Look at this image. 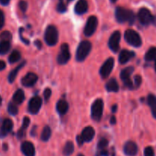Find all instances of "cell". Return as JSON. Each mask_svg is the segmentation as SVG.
Segmentation results:
<instances>
[{
    "label": "cell",
    "mask_w": 156,
    "mask_h": 156,
    "mask_svg": "<svg viewBox=\"0 0 156 156\" xmlns=\"http://www.w3.org/2000/svg\"><path fill=\"white\" fill-rule=\"evenodd\" d=\"M116 18L120 23L129 22L132 24L135 21V15L132 11L122 7H117L115 12Z\"/></svg>",
    "instance_id": "6da1fadb"
},
{
    "label": "cell",
    "mask_w": 156,
    "mask_h": 156,
    "mask_svg": "<svg viewBox=\"0 0 156 156\" xmlns=\"http://www.w3.org/2000/svg\"><path fill=\"white\" fill-rule=\"evenodd\" d=\"M91 50V44L88 41H84L80 43L76 50V58L79 62L84 61Z\"/></svg>",
    "instance_id": "7a4b0ae2"
},
{
    "label": "cell",
    "mask_w": 156,
    "mask_h": 156,
    "mask_svg": "<svg viewBox=\"0 0 156 156\" xmlns=\"http://www.w3.org/2000/svg\"><path fill=\"white\" fill-rule=\"evenodd\" d=\"M124 38L126 42L134 47H140L142 45V39L140 35L136 30L128 29L125 31Z\"/></svg>",
    "instance_id": "3957f363"
},
{
    "label": "cell",
    "mask_w": 156,
    "mask_h": 156,
    "mask_svg": "<svg viewBox=\"0 0 156 156\" xmlns=\"http://www.w3.org/2000/svg\"><path fill=\"white\" fill-rule=\"evenodd\" d=\"M44 39L47 45L49 46H54L57 44L58 31L55 26L50 25L47 27L44 34Z\"/></svg>",
    "instance_id": "277c9868"
},
{
    "label": "cell",
    "mask_w": 156,
    "mask_h": 156,
    "mask_svg": "<svg viewBox=\"0 0 156 156\" xmlns=\"http://www.w3.org/2000/svg\"><path fill=\"white\" fill-rule=\"evenodd\" d=\"M104 102L101 99L94 101L91 106V117L95 121H99L103 114Z\"/></svg>",
    "instance_id": "5b68a950"
},
{
    "label": "cell",
    "mask_w": 156,
    "mask_h": 156,
    "mask_svg": "<svg viewBox=\"0 0 156 156\" xmlns=\"http://www.w3.org/2000/svg\"><path fill=\"white\" fill-rule=\"evenodd\" d=\"M138 18L140 23L143 25H149L155 21V17L152 16L150 11L146 8H142L138 12Z\"/></svg>",
    "instance_id": "8992f818"
},
{
    "label": "cell",
    "mask_w": 156,
    "mask_h": 156,
    "mask_svg": "<svg viewBox=\"0 0 156 156\" xmlns=\"http://www.w3.org/2000/svg\"><path fill=\"white\" fill-rule=\"evenodd\" d=\"M134 68L132 66H129L127 68L124 69L120 73V79L124 83L125 86L127 87L129 89H133L134 88V83L131 81L130 76L132 73H133Z\"/></svg>",
    "instance_id": "52a82bcc"
},
{
    "label": "cell",
    "mask_w": 156,
    "mask_h": 156,
    "mask_svg": "<svg viewBox=\"0 0 156 156\" xmlns=\"http://www.w3.org/2000/svg\"><path fill=\"white\" fill-rule=\"evenodd\" d=\"M98 27V18L95 16H90L85 24L84 34L85 36L91 37L95 32Z\"/></svg>",
    "instance_id": "ba28073f"
},
{
    "label": "cell",
    "mask_w": 156,
    "mask_h": 156,
    "mask_svg": "<svg viewBox=\"0 0 156 156\" xmlns=\"http://www.w3.org/2000/svg\"><path fill=\"white\" fill-rule=\"evenodd\" d=\"M114 66V60L113 58H109L107 59L100 69V74L102 79H107L111 75Z\"/></svg>",
    "instance_id": "9c48e42d"
},
{
    "label": "cell",
    "mask_w": 156,
    "mask_h": 156,
    "mask_svg": "<svg viewBox=\"0 0 156 156\" xmlns=\"http://www.w3.org/2000/svg\"><path fill=\"white\" fill-rule=\"evenodd\" d=\"M70 59V52L69 49L68 44H63L61 46V50L59 54L58 55L57 62L59 64L64 65L67 63Z\"/></svg>",
    "instance_id": "30bf717a"
},
{
    "label": "cell",
    "mask_w": 156,
    "mask_h": 156,
    "mask_svg": "<svg viewBox=\"0 0 156 156\" xmlns=\"http://www.w3.org/2000/svg\"><path fill=\"white\" fill-rule=\"evenodd\" d=\"M120 37H121V34L118 30L114 32L110 37L109 41H108V46L113 52H117L119 50Z\"/></svg>",
    "instance_id": "8fae6325"
},
{
    "label": "cell",
    "mask_w": 156,
    "mask_h": 156,
    "mask_svg": "<svg viewBox=\"0 0 156 156\" xmlns=\"http://www.w3.org/2000/svg\"><path fill=\"white\" fill-rule=\"evenodd\" d=\"M41 105H42V99L41 98L38 96L32 98L28 104L29 112L32 114H37L38 111L41 109Z\"/></svg>",
    "instance_id": "7c38bea8"
},
{
    "label": "cell",
    "mask_w": 156,
    "mask_h": 156,
    "mask_svg": "<svg viewBox=\"0 0 156 156\" xmlns=\"http://www.w3.org/2000/svg\"><path fill=\"white\" fill-rule=\"evenodd\" d=\"M37 76L33 73H29L21 79V84L25 87H31L37 81Z\"/></svg>",
    "instance_id": "4fadbf2b"
},
{
    "label": "cell",
    "mask_w": 156,
    "mask_h": 156,
    "mask_svg": "<svg viewBox=\"0 0 156 156\" xmlns=\"http://www.w3.org/2000/svg\"><path fill=\"white\" fill-rule=\"evenodd\" d=\"M123 151L127 156H135L138 152V147L134 142L129 141L125 144Z\"/></svg>",
    "instance_id": "5bb4252c"
},
{
    "label": "cell",
    "mask_w": 156,
    "mask_h": 156,
    "mask_svg": "<svg viewBox=\"0 0 156 156\" xmlns=\"http://www.w3.org/2000/svg\"><path fill=\"white\" fill-rule=\"evenodd\" d=\"M21 152L25 156H35V149L30 142H24L21 144Z\"/></svg>",
    "instance_id": "9a60e30c"
},
{
    "label": "cell",
    "mask_w": 156,
    "mask_h": 156,
    "mask_svg": "<svg viewBox=\"0 0 156 156\" xmlns=\"http://www.w3.org/2000/svg\"><path fill=\"white\" fill-rule=\"evenodd\" d=\"M13 128V123L10 119H5L3 121L0 128V137H4L10 132Z\"/></svg>",
    "instance_id": "2e32d148"
},
{
    "label": "cell",
    "mask_w": 156,
    "mask_h": 156,
    "mask_svg": "<svg viewBox=\"0 0 156 156\" xmlns=\"http://www.w3.org/2000/svg\"><path fill=\"white\" fill-rule=\"evenodd\" d=\"M135 56V53L127 50H123L119 55V62L121 64H125L129 62L133 57Z\"/></svg>",
    "instance_id": "e0dca14e"
},
{
    "label": "cell",
    "mask_w": 156,
    "mask_h": 156,
    "mask_svg": "<svg viewBox=\"0 0 156 156\" xmlns=\"http://www.w3.org/2000/svg\"><path fill=\"white\" fill-rule=\"evenodd\" d=\"M94 134H95V132H94V129H93V127L91 126H87L85 129L82 130V138L83 139L84 142H91V140H93L94 136Z\"/></svg>",
    "instance_id": "ac0fdd59"
},
{
    "label": "cell",
    "mask_w": 156,
    "mask_h": 156,
    "mask_svg": "<svg viewBox=\"0 0 156 156\" xmlns=\"http://www.w3.org/2000/svg\"><path fill=\"white\" fill-rule=\"evenodd\" d=\"M88 2L86 0H79L75 6V12L78 15H82L88 10Z\"/></svg>",
    "instance_id": "d6986e66"
},
{
    "label": "cell",
    "mask_w": 156,
    "mask_h": 156,
    "mask_svg": "<svg viewBox=\"0 0 156 156\" xmlns=\"http://www.w3.org/2000/svg\"><path fill=\"white\" fill-rule=\"evenodd\" d=\"M69 109V105L66 101L60 100L56 104V111L60 115L66 114Z\"/></svg>",
    "instance_id": "ffe728a7"
},
{
    "label": "cell",
    "mask_w": 156,
    "mask_h": 156,
    "mask_svg": "<svg viewBox=\"0 0 156 156\" xmlns=\"http://www.w3.org/2000/svg\"><path fill=\"white\" fill-rule=\"evenodd\" d=\"M106 89L110 92H117L119 91V85L115 79H111L107 82Z\"/></svg>",
    "instance_id": "44dd1931"
},
{
    "label": "cell",
    "mask_w": 156,
    "mask_h": 156,
    "mask_svg": "<svg viewBox=\"0 0 156 156\" xmlns=\"http://www.w3.org/2000/svg\"><path fill=\"white\" fill-rule=\"evenodd\" d=\"M148 105L150 107L152 116L156 118V97L154 94H149L147 98Z\"/></svg>",
    "instance_id": "7402d4cb"
},
{
    "label": "cell",
    "mask_w": 156,
    "mask_h": 156,
    "mask_svg": "<svg viewBox=\"0 0 156 156\" xmlns=\"http://www.w3.org/2000/svg\"><path fill=\"white\" fill-rule=\"evenodd\" d=\"M24 100V93L21 89H18L15 91L13 95V101L16 105H21Z\"/></svg>",
    "instance_id": "603a6c76"
},
{
    "label": "cell",
    "mask_w": 156,
    "mask_h": 156,
    "mask_svg": "<svg viewBox=\"0 0 156 156\" xmlns=\"http://www.w3.org/2000/svg\"><path fill=\"white\" fill-rule=\"evenodd\" d=\"M24 64H25V62H23L22 63L20 64L18 66H17L16 68L15 69H13L12 72H11L10 73H9V77H8V79H9V82H10V83H12V82H13L15 80L17 75H18V71H19V70L21 69L22 68L23 66H24Z\"/></svg>",
    "instance_id": "cb8c5ba5"
},
{
    "label": "cell",
    "mask_w": 156,
    "mask_h": 156,
    "mask_svg": "<svg viewBox=\"0 0 156 156\" xmlns=\"http://www.w3.org/2000/svg\"><path fill=\"white\" fill-rule=\"evenodd\" d=\"M74 152V144L73 142H67L63 149V155L65 156H69Z\"/></svg>",
    "instance_id": "d4e9b609"
},
{
    "label": "cell",
    "mask_w": 156,
    "mask_h": 156,
    "mask_svg": "<svg viewBox=\"0 0 156 156\" xmlns=\"http://www.w3.org/2000/svg\"><path fill=\"white\" fill-rule=\"evenodd\" d=\"M145 59L147 61L156 60V47H151L146 53Z\"/></svg>",
    "instance_id": "484cf974"
},
{
    "label": "cell",
    "mask_w": 156,
    "mask_h": 156,
    "mask_svg": "<svg viewBox=\"0 0 156 156\" xmlns=\"http://www.w3.org/2000/svg\"><path fill=\"white\" fill-rule=\"evenodd\" d=\"M50 136H51V129L48 126H46L43 129L42 133H41V140L44 142H47L48 141Z\"/></svg>",
    "instance_id": "4316f807"
},
{
    "label": "cell",
    "mask_w": 156,
    "mask_h": 156,
    "mask_svg": "<svg viewBox=\"0 0 156 156\" xmlns=\"http://www.w3.org/2000/svg\"><path fill=\"white\" fill-rule=\"evenodd\" d=\"M11 44L9 41H1L0 42V55H4L10 50Z\"/></svg>",
    "instance_id": "83f0119b"
},
{
    "label": "cell",
    "mask_w": 156,
    "mask_h": 156,
    "mask_svg": "<svg viewBox=\"0 0 156 156\" xmlns=\"http://www.w3.org/2000/svg\"><path fill=\"white\" fill-rule=\"evenodd\" d=\"M21 59V53L18 50H14L12 53L10 54L9 57V61L10 63H15V62H18L19 59Z\"/></svg>",
    "instance_id": "f1b7e54d"
},
{
    "label": "cell",
    "mask_w": 156,
    "mask_h": 156,
    "mask_svg": "<svg viewBox=\"0 0 156 156\" xmlns=\"http://www.w3.org/2000/svg\"><path fill=\"white\" fill-rule=\"evenodd\" d=\"M8 111L12 116H15L18 113V107L14 103H10L8 106Z\"/></svg>",
    "instance_id": "f546056e"
},
{
    "label": "cell",
    "mask_w": 156,
    "mask_h": 156,
    "mask_svg": "<svg viewBox=\"0 0 156 156\" xmlns=\"http://www.w3.org/2000/svg\"><path fill=\"white\" fill-rule=\"evenodd\" d=\"M0 39L2 41H9L12 39V34L9 31H4L0 34Z\"/></svg>",
    "instance_id": "4dcf8cb0"
},
{
    "label": "cell",
    "mask_w": 156,
    "mask_h": 156,
    "mask_svg": "<svg viewBox=\"0 0 156 156\" xmlns=\"http://www.w3.org/2000/svg\"><path fill=\"white\" fill-rule=\"evenodd\" d=\"M57 11L61 13H63L66 11V5L64 3L63 0H59V3L57 5Z\"/></svg>",
    "instance_id": "1f68e13d"
},
{
    "label": "cell",
    "mask_w": 156,
    "mask_h": 156,
    "mask_svg": "<svg viewBox=\"0 0 156 156\" xmlns=\"http://www.w3.org/2000/svg\"><path fill=\"white\" fill-rule=\"evenodd\" d=\"M108 144V142L106 139H101V140L99 141L98 144V149H100V150H103V149H105V148L107 147Z\"/></svg>",
    "instance_id": "d6a6232c"
},
{
    "label": "cell",
    "mask_w": 156,
    "mask_h": 156,
    "mask_svg": "<svg viewBox=\"0 0 156 156\" xmlns=\"http://www.w3.org/2000/svg\"><path fill=\"white\" fill-rule=\"evenodd\" d=\"M144 156H155L154 149L151 146H148L144 150Z\"/></svg>",
    "instance_id": "836d02e7"
},
{
    "label": "cell",
    "mask_w": 156,
    "mask_h": 156,
    "mask_svg": "<svg viewBox=\"0 0 156 156\" xmlns=\"http://www.w3.org/2000/svg\"><path fill=\"white\" fill-rule=\"evenodd\" d=\"M29 124H30V119L28 118L27 117H24L23 119V123H22V126H21V129L22 130L25 131V129L28 127Z\"/></svg>",
    "instance_id": "e575fe53"
},
{
    "label": "cell",
    "mask_w": 156,
    "mask_h": 156,
    "mask_svg": "<svg viewBox=\"0 0 156 156\" xmlns=\"http://www.w3.org/2000/svg\"><path fill=\"white\" fill-rule=\"evenodd\" d=\"M142 83V78L140 76H136L134 77V86L139 88Z\"/></svg>",
    "instance_id": "d590c367"
},
{
    "label": "cell",
    "mask_w": 156,
    "mask_h": 156,
    "mask_svg": "<svg viewBox=\"0 0 156 156\" xmlns=\"http://www.w3.org/2000/svg\"><path fill=\"white\" fill-rule=\"evenodd\" d=\"M44 96L46 101H48L50 96H51V90H50V88H46L45 91H44Z\"/></svg>",
    "instance_id": "8d00e7d4"
},
{
    "label": "cell",
    "mask_w": 156,
    "mask_h": 156,
    "mask_svg": "<svg viewBox=\"0 0 156 156\" xmlns=\"http://www.w3.org/2000/svg\"><path fill=\"white\" fill-rule=\"evenodd\" d=\"M19 8L23 12H24L27 9V3L25 1H21L19 2Z\"/></svg>",
    "instance_id": "74e56055"
},
{
    "label": "cell",
    "mask_w": 156,
    "mask_h": 156,
    "mask_svg": "<svg viewBox=\"0 0 156 156\" xmlns=\"http://www.w3.org/2000/svg\"><path fill=\"white\" fill-rule=\"evenodd\" d=\"M5 24V16L4 13L2 12V11L0 9V30L3 27Z\"/></svg>",
    "instance_id": "f35d334b"
},
{
    "label": "cell",
    "mask_w": 156,
    "mask_h": 156,
    "mask_svg": "<svg viewBox=\"0 0 156 156\" xmlns=\"http://www.w3.org/2000/svg\"><path fill=\"white\" fill-rule=\"evenodd\" d=\"M98 156H109V152H108L107 150L103 149V150H101L100 152H99Z\"/></svg>",
    "instance_id": "ab89813d"
},
{
    "label": "cell",
    "mask_w": 156,
    "mask_h": 156,
    "mask_svg": "<svg viewBox=\"0 0 156 156\" xmlns=\"http://www.w3.org/2000/svg\"><path fill=\"white\" fill-rule=\"evenodd\" d=\"M77 143H78V144H79V146H82V144H83L84 143H85V142H84V140H83V139L82 138V136H77Z\"/></svg>",
    "instance_id": "60d3db41"
},
{
    "label": "cell",
    "mask_w": 156,
    "mask_h": 156,
    "mask_svg": "<svg viewBox=\"0 0 156 156\" xmlns=\"http://www.w3.org/2000/svg\"><path fill=\"white\" fill-rule=\"evenodd\" d=\"M5 66H6L5 62L2 60H0V71L5 69Z\"/></svg>",
    "instance_id": "b9f144b4"
},
{
    "label": "cell",
    "mask_w": 156,
    "mask_h": 156,
    "mask_svg": "<svg viewBox=\"0 0 156 156\" xmlns=\"http://www.w3.org/2000/svg\"><path fill=\"white\" fill-rule=\"evenodd\" d=\"M35 45L37 47L38 49H41V47H42V43H41V41H38V40H37V41H35Z\"/></svg>",
    "instance_id": "7bdbcfd3"
},
{
    "label": "cell",
    "mask_w": 156,
    "mask_h": 156,
    "mask_svg": "<svg viewBox=\"0 0 156 156\" xmlns=\"http://www.w3.org/2000/svg\"><path fill=\"white\" fill-rule=\"evenodd\" d=\"M10 0H0V3H1L2 5H7L9 3Z\"/></svg>",
    "instance_id": "ee69618b"
},
{
    "label": "cell",
    "mask_w": 156,
    "mask_h": 156,
    "mask_svg": "<svg viewBox=\"0 0 156 156\" xmlns=\"http://www.w3.org/2000/svg\"><path fill=\"white\" fill-rule=\"evenodd\" d=\"M111 124H115L116 123V117L114 116H112L111 118Z\"/></svg>",
    "instance_id": "f6af8a7d"
},
{
    "label": "cell",
    "mask_w": 156,
    "mask_h": 156,
    "mask_svg": "<svg viewBox=\"0 0 156 156\" xmlns=\"http://www.w3.org/2000/svg\"><path fill=\"white\" fill-rule=\"evenodd\" d=\"M117 106L116 105H114V106L112 107V112L115 113L116 111H117Z\"/></svg>",
    "instance_id": "bcb514c9"
},
{
    "label": "cell",
    "mask_w": 156,
    "mask_h": 156,
    "mask_svg": "<svg viewBox=\"0 0 156 156\" xmlns=\"http://www.w3.org/2000/svg\"><path fill=\"white\" fill-rule=\"evenodd\" d=\"M117 0H111V2H113V3H114V2H117Z\"/></svg>",
    "instance_id": "7dc6e473"
},
{
    "label": "cell",
    "mask_w": 156,
    "mask_h": 156,
    "mask_svg": "<svg viewBox=\"0 0 156 156\" xmlns=\"http://www.w3.org/2000/svg\"><path fill=\"white\" fill-rule=\"evenodd\" d=\"M2 98L0 97V105H2Z\"/></svg>",
    "instance_id": "c3c4849f"
},
{
    "label": "cell",
    "mask_w": 156,
    "mask_h": 156,
    "mask_svg": "<svg viewBox=\"0 0 156 156\" xmlns=\"http://www.w3.org/2000/svg\"><path fill=\"white\" fill-rule=\"evenodd\" d=\"M78 156H85V155H82V154H79V155H78Z\"/></svg>",
    "instance_id": "681fc988"
},
{
    "label": "cell",
    "mask_w": 156,
    "mask_h": 156,
    "mask_svg": "<svg viewBox=\"0 0 156 156\" xmlns=\"http://www.w3.org/2000/svg\"><path fill=\"white\" fill-rule=\"evenodd\" d=\"M155 71H156V60L155 61Z\"/></svg>",
    "instance_id": "f907efd6"
},
{
    "label": "cell",
    "mask_w": 156,
    "mask_h": 156,
    "mask_svg": "<svg viewBox=\"0 0 156 156\" xmlns=\"http://www.w3.org/2000/svg\"><path fill=\"white\" fill-rule=\"evenodd\" d=\"M70 1H72V0H67V2H70Z\"/></svg>",
    "instance_id": "816d5d0a"
}]
</instances>
